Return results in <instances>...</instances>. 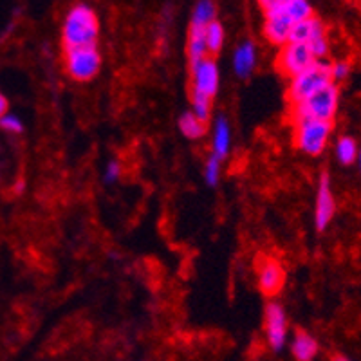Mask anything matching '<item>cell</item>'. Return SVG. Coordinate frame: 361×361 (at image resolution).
<instances>
[{
    "label": "cell",
    "instance_id": "obj_1",
    "mask_svg": "<svg viewBox=\"0 0 361 361\" xmlns=\"http://www.w3.org/2000/svg\"><path fill=\"white\" fill-rule=\"evenodd\" d=\"M99 38V18L94 8L85 2L71 6L62 22L63 49L96 45Z\"/></svg>",
    "mask_w": 361,
    "mask_h": 361
},
{
    "label": "cell",
    "instance_id": "obj_2",
    "mask_svg": "<svg viewBox=\"0 0 361 361\" xmlns=\"http://www.w3.org/2000/svg\"><path fill=\"white\" fill-rule=\"evenodd\" d=\"M340 107V85L329 83L316 90L314 94L305 98L304 102L296 103L289 107V116L291 121H300V119H316V121H327L334 123Z\"/></svg>",
    "mask_w": 361,
    "mask_h": 361
},
{
    "label": "cell",
    "instance_id": "obj_3",
    "mask_svg": "<svg viewBox=\"0 0 361 361\" xmlns=\"http://www.w3.org/2000/svg\"><path fill=\"white\" fill-rule=\"evenodd\" d=\"M333 130L334 123L327 121H316V119L293 121V145L305 156L318 157L329 147Z\"/></svg>",
    "mask_w": 361,
    "mask_h": 361
},
{
    "label": "cell",
    "instance_id": "obj_4",
    "mask_svg": "<svg viewBox=\"0 0 361 361\" xmlns=\"http://www.w3.org/2000/svg\"><path fill=\"white\" fill-rule=\"evenodd\" d=\"M333 83L331 80V62L329 60H316L312 66L307 69L296 74L295 78L289 80L288 83V103L289 107L296 105V103L304 102L311 94H314L316 90H320L322 87Z\"/></svg>",
    "mask_w": 361,
    "mask_h": 361
},
{
    "label": "cell",
    "instance_id": "obj_5",
    "mask_svg": "<svg viewBox=\"0 0 361 361\" xmlns=\"http://www.w3.org/2000/svg\"><path fill=\"white\" fill-rule=\"evenodd\" d=\"M102 62L98 45L63 49V67H66L67 76L74 82L87 83L94 80L102 71Z\"/></svg>",
    "mask_w": 361,
    "mask_h": 361
},
{
    "label": "cell",
    "instance_id": "obj_6",
    "mask_svg": "<svg viewBox=\"0 0 361 361\" xmlns=\"http://www.w3.org/2000/svg\"><path fill=\"white\" fill-rule=\"evenodd\" d=\"M316 60L312 56L307 44H296V42H288L282 47H279V53L275 56V67L283 78H295L296 74L312 66Z\"/></svg>",
    "mask_w": 361,
    "mask_h": 361
},
{
    "label": "cell",
    "instance_id": "obj_7",
    "mask_svg": "<svg viewBox=\"0 0 361 361\" xmlns=\"http://www.w3.org/2000/svg\"><path fill=\"white\" fill-rule=\"evenodd\" d=\"M221 89V69L214 56L202 58L190 66V92L208 96L214 99Z\"/></svg>",
    "mask_w": 361,
    "mask_h": 361
},
{
    "label": "cell",
    "instance_id": "obj_8",
    "mask_svg": "<svg viewBox=\"0 0 361 361\" xmlns=\"http://www.w3.org/2000/svg\"><path fill=\"white\" fill-rule=\"evenodd\" d=\"M264 331H266V341L271 350L280 353L288 343L289 322L286 309L279 302H269L264 311Z\"/></svg>",
    "mask_w": 361,
    "mask_h": 361
},
{
    "label": "cell",
    "instance_id": "obj_9",
    "mask_svg": "<svg viewBox=\"0 0 361 361\" xmlns=\"http://www.w3.org/2000/svg\"><path fill=\"white\" fill-rule=\"evenodd\" d=\"M257 286L267 298H275L286 286V269L273 257H260L257 260Z\"/></svg>",
    "mask_w": 361,
    "mask_h": 361
},
{
    "label": "cell",
    "instance_id": "obj_10",
    "mask_svg": "<svg viewBox=\"0 0 361 361\" xmlns=\"http://www.w3.org/2000/svg\"><path fill=\"white\" fill-rule=\"evenodd\" d=\"M336 215V199H334L333 185H331V176L329 172H322L318 179V188H316L314 201V226L318 231H325L329 224L333 222Z\"/></svg>",
    "mask_w": 361,
    "mask_h": 361
},
{
    "label": "cell",
    "instance_id": "obj_11",
    "mask_svg": "<svg viewBox=\"0 0 361 361\" xmlns=\"http://www.w3.org/2000/svg\"><path fill=\"white\" fill-rule=\"evenodd\" d=\"M293 22L286 15L283 6H271L264 9V38L275 47H282L289 42V33H291Z\"/></svg>",
    "mask_w": 361,
    "mask_h": 361
},
{
    "label": "cell",
    "instance_id": "obj_12",
    "mask_svg": "<svg viewBox=\"0 0 361 361\" xmlns=\"http://www.w3.org/2000/svg\"><path fill=\"white\" fill-rule=\"evenodd\" d=\"M259 63V47L253 40H244L237 45L231 54V67H233L235 76L240 80L250 78L257 69Z\"/></svg>",
    "mask_w": 361,
    "mask_h": 361
},
{
    "label": "cell",
    "instance_id": "obj_13",
    "mask_svg": "<svg viewBox=\"0 0 361 361\" xmlns=\"http://www.w3.org/2000/svg\"><path fill=\"white\" fill-rule=\"evenodd\" d=\"M233 145V132H231L230 119L224 114H219L212 123V156L224 161L230 156Z\"/></svg>",
    "mask_w": 361,
    "mask_h": 361
},
{
    "label": "cell",
    "instance_id": "obj_14",
    "mask_svg": "<svg viewBox=\"0 0 361 361\" xmlns=\"http://www.w3.org/2000/svg\"><path fill=\"white\" fill-rule=\"evenodd\" d=\"M289 347H291V356L295 357V361H314L320 353L318 340L304 329H296Z\"/></svg>",
    "mask_w": 361,
    "mask_h": 361
},
{
    "label": "cell",
    "instance_id": "obj_15",
    "mask_svg": "<svg viewBox=\"0 0 361 361\" xmlns=\"http://www.w3.org/2000/svg\"><path fill=\"white\" fill-rule=\"evenodd\" d=\"M327 35V27H325V22L320 17L312 15L311 18L302 22H296L293 24L291 33H289V42H296V44H309L311 40L318 37H324Z\"/></svg>",
    "mask_w": 361,
    "mask_h": 361
},
{
    "label": "cell",
    "instance_id": "obj_16",
    "mask_svg": "<svg viewBox=\"0 0 361 361\" xmlns=\"http://www.w3.org/2000/svg\"><path fill=\"white\" fill-rule=\"evenodd\" d=\"M217 20V6L214 0H195L190 17V29L193 31H204L206 25Z\"/></svg>",
    "mask_w": 361,
    "mask_h": 361
},
{
    "label": "cell",
    "instance_id": "obj_17",
    "mask_svg": "<svg viewBox=\"0 0 361 361\" xmlns=\"http://www.w3.org/2000/svg\"><path fill=\"white\" fill-rule=\"evenodd\" d=\"M177 127H179V132L185 135L186 140L192 141L204 140L209 132V125L201 121L199 118H195L190 111L183 112V114L179 116V119H177Z\"/></svg>",
    "mask_w": 361,
    "mask_h": 361
},
{
    "label": "cell",
    "instance_id": "obj_18",
    "mask_svg": "<svg viewBox=\"0 0 361 361\" xmlns=\"http://www.w3.org/2000/svg\"><path fill=\"white\" fill-rule=\"evenodd\" d=\"M360 148L353 135H340L334 143V156L341 166H353L357 159Z\"/></svg>",
    "mask_w": 361,
    "mask_h": 361
},
{
    "label": "cell",
    "instance_id": "obj_19",
    "mask_svg": "<svg viewBox=\"0 0 361 361\" xmlns=\"http://www.w3.org/2000/svg\"><path fill=\"white\" fill-rule=\"evenodd\" d=\"M204 42H206V49H208L209 56L215 58L219 53H221L226 42V29H224V24H221V20H215L209 25H206Z\"/></svg>",
    "mask_w": 361,
    "mask_h": 361
},
{
    "label": "cell",
    "instance_id": "obj_20",
    "mask_svg": "<svg viewBox=\"0 0 361 361\" xmlns=\"http://www.w3.org/2000/svg\"><path fill=\"white\" fill-rule=\"evenodd\" d=\"M186 56H188V66L201 62L202 58L209 56L206 49L204 31H193L188 29V40H186Z\"/></svg>",
    "mask_w": 361,
    "mask_h": 361
},
{
    "label": "cell",
    "instance_id": "obj_21",
    "mask_svg": "<svg viewBox=\"0 0 361 361\" xmlns=\"http://www.w3.org/2000/svg\"><path fill=\"white\" fill-rule=\"evenodd\" d=\"M190 112L195 118L209 125V119L214 114V99L208 98V96L197 94V92H190Z\"/></svg>",
    "mask_w": 361,
    "mask_h": 361
},
{
    "label": "cell",
    "instance_id": "obj_22",
    "mask_svg": "<svg viewBox=\"0 0 361 361\" xmlns=\"http://www.w3.org/2000/svg\"><path fill=\"white\" fill-rule=\"evenodd\" d=\"M283 11L291 18L293 24L302 20H307L314 15V9H312L311 2L309 0H286L283 2Z\"/></svg>",
    "mask_w": 361,
    "mask_h": 361
},
{
    "label": "cell",
    "instance_id": "obj_23",
    "mask_svg": "<svg viewBox=\"0 0 361 361\" xmlns=\"http://www.w3.org/2000/svg\"><path fill=\"white\" fill-rule=\"evenodd\" d=\"M202 176H204L206 185H208L209 188H215L222 176V161L209 154V157L204 163V169H202Z\"/></svg>",
    "mask_w": 361,
    "mask_h": 361
},
{
    "label": "cell",
    "instance_id": "obj_24",
    "mask_svg": "<svg viewBox=\"0 0 361 361\" xmlns=\"http://www.w3.org/2000/svg\"><path fill=\"white\" fill-rule=\"evenodd\" d=\"M307 45L309 49H311L312 56H314V60H327L329 53H331V42H329L327 35L314 38Z\"/></svg>",
    "mask_w": 361,
    "mask_h": 361
},
{
    "label": "cell",
    "instance_id": "obj_25",
    "mask_svg": "<svg viewBox=\"0 0 361 361\" xmlns=\"http://www.w3.org/2000/svg\"><path fill=\"white\" fill-rule=\"evenodd\" d=\"M350 69L353 67H350V62H347V60L331 62V80H333V83L340 85L341 82H345L350 76Z\"/></svg>",
    "mask_w": 361,
    "mask_h": 361
},
{
    "label": "cell",
    "instance_id": "obj_26",
    "mask_svg": "<svg viewBox=\"0 0 361 361\" xmlns=\"http://www.w3.org/2000/svg\"><path fill=\"white\" fill-rule=\"evenodd\" d=\"M0 128L4 132H8V134L18 135L24 132V123H22V119L18 118L17 114L8 112V114L0 118Z\"/></svg>",
    "mask_w": 361,
    "mask_h": 361
},
{
    "label": "cell",
    "instance_id": "obj_27",
    "mask_svg": "<svg viewBox=\"0 0 361 361\" xmlns=\"http://www.w3.org/2000/svg\"><path fill=\"white\" fill-rule=\"evenodd\" d=\"M121 173H123V166L119 163L118 159H111L105 166V172H103V180L107 183V185H114L121 179Z\"/></svg>",
    "mask_w": 361,
    "mask_h": 361
},
{
    "label": "cell",
    "instance_id": "obj_28",
    "mask_svg": "<svg viewBox=\"0 0 361 361\" xmlns=\"http://www.w3.org/2000/svg\"><path fill=\"white\" fill-rule=\"evenodd\" d=\"M8 111H9V102H8V98H6V96L2 94V92H0V118H2V116L8 114Z\"/></svg>",
    "mask_w": 361,
    "mask_h": 361
},
{
    "label": "cell",
    "instance_id": "obj_29",
    "mask_svg": "<svg viewBox=\"0 0 361 361\" xmlns=\"http://www.w3.org/2000/svg\"><path fill=\"white\" fill-rule=\"evenodd\" d=\"M260 6H262V9L266 8H271V6H279V4H283L286 0H257Z\"/></svg>",
    "mask_w": 361,
    "mask_h": 361
},
{
    "label": "cell",
    "instance_id": "obj_30",
    "mask_svg": "<svg viewBox=\"0 0 361 361\" xmlns=\"http://www.w3.org/2000/svg\"><path fill=\"white\" fill-rule=\"evenodd\" d=\"M331 361H354V360H350V357L345 356V354H333Z\"/></svg>",
    "mask_w": 361,
    "mask_h": 361
},
{
    "label": "cell",
    "instance_id": "obj_31",
    "mask_svg": "<svg viewBox=\"0 0 361 361\" xmlns=\"http://www.w3.org/2000/svg\"><path fill=\"white\" fill-rule=\"evenodd\" d=\"M356 166H357V170H360V173H361V148H360V154H357V159H356Z\"/></svg>",
    "mask_w": 361,
    "mask_h": 361
}]
</instances>
